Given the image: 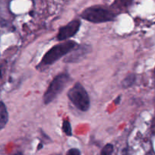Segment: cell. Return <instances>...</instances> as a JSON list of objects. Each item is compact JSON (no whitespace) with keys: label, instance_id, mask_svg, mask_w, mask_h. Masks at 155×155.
Segmentation results:
<instances>
[{"label":"cell","instance_id":"11","mask_svg":"<svg viewBox=\"0 0 155 155\" xmlns=\"http://www.w3.org/2000/svg\"><path fill=\"white\" fill-rule=\"evenodd\" d=\"M132 0H116L115 4V6L117 7H128L132 4Z\"/></svg>","mask_w":155,"mask_h":155},{"label":"cell","instance_id":"12","mask_svg":"<svg viewBox=\"0 0 155 155\" xmlns=\"http://www.w3.org/2000/svg\"><path fill=\"white\" fill-rule=\"evenodd\" d=\"M65 155H81V152L77 148H71L67 151Z\"/></svg>","mask_w":155,"mask_h":155},{"label":"cell","instance_id":"3","mask_svg":"<svg viewBox=\"0 0 155 155\" xmlns=\"http://www.w3.org/2000/svg\"><path fill=\"white\" fill-rule=\"evenodd\" d=\"M70 81V77L66 73H62L56 76L51 81L47 87L44 95V102L45 104H49L52 102L56 97L62 93V91Z\"/></svg>","mask_w":155,"mask_h":155},{"label":"cell","instance_id":"2","mask_svg":"<svg viewBox=\"0 0 155 155\" xmlns=\"http://www.w3.org/2000/svg\"><path fill=\"white\" fill-rule=\"evenodd\" d=\"M68 97L76 108L81 111H87L90 108V98L84 87L76 83L68 92Z\"/></svg>","mask_w":155,"mask_h":155},{"label":"cell","instance_id":"6","mask_svg":"<svg viewBox=\"0 0 155 155\" xmlns=\"http://www.w3.org/2000/svg\"><path fill=\"white\" fill-rule=\"evenodd\" d=\"M91 47L87 45H81L78 47H75L71 50V53L65 58L64 62L67 63H76L83 60L85 56L90 53Z\"/></svg>","mask_w":155,"mask_h":155},{"label":"cell","instance_id":"8","mask_svg":"<svg viewBox=\"0 0 155 155\" xmlns=\"http://www.w3.org/2000/svg\"><path fill=\"white\" fill-rule=\"evenodd\" d=\"M135 81H136V76L135 74H128L122 81V87L124 89L129 88L135 84Z\"/></svg>","mask_w":155,"mask_h":155},{"label":"cell","instance_id":"9","mask_svg":"<svg viewBox=\"0 0 155 155\" xmlns=\"http://www.w3.org/2000/svg\"><path fill=\"white\" fill-rule=\"evenodd\" d=\"M62 131L68 136H71L72 135V129H71V124L68 120H64L63 124H62Z\"/></svg>","mask_w":155,"mask_h":155},{"label":"cell","instance_id":"14","mask_svg":"<svg viewBox=\"0 0 155 155\" xmlns=\"http://www.w3.org/2000/svg\"><path fill=\"white\" fill-rule=\"evenodd\" d=\"M15 155H23L21 153H17Z\"/></svg>","mask_w":155,"mask_h":155},{"label":"cell","instance_id":"13","mask_svg":"<svg viewBox=\"0 0 155 155\" xmlns=\"http://www.w3.org/2000/svg\"><path fill=\"white\" fill-rule=\"evenodd\" d=\"M120 101H121V97H120V96H119L118 97H117V98H116V100H115V101H114V102H115V104H118L120 102Z\"/></svg>","mask_w":155,"mask_h":155},{"label":"cell","instance_id":"10","mask_svg":"<svg viewBox=\"0 0 155 155\" xmlns=\"http://www.w3.org/2000/svg\"><path fill=\"white\" fill-rule=\"evenodd\" d=\"M113 151V146L111 144H107L103 147L101 155H111Z\"/></svg>","mask_w":155,"mask_h":155},{"label":"cell","instance_id":"5","mask_svg":"<svg viewBox=\"0 0 155 155\" xmlns=\"http://www.w3.org/2000/svg\"><path fill=\"white\" fill-rule=\"evenodd\" d=\"M81 22L78 20H73L68 25L59 29L57 34V39L59 41H65L66 39L73 37L79 30Z\"/></svg>","mask_w":155,"mask_h":155},{"label":"cell","instance_id":"1","mask_svg":"<svg viewBox=\"0 0 155 155\" xmlns=\"http://www.w3.org/2000/svg\"><path fill=\"white\" fill-rule=\"evenodd\" d=\"M77 44L74 41H65V42L61 43L52 47L49 51L46 53L43 57L41 65H50L53 63L59 60L62 56L68 54L69 52L74 48H75Z\"/></svg>","mask_w":155,"mask_h":155},{"label":"cell","instance_id":"7","mask_svg":"<svg viewBox=\"0 0 155 155\" xmlns=\"http://www.w3.org/2000/svg\"><path fill=\"white\" fill-rule=\"evenodd\" d=\"M8 120V114L5 104L0 101V129H2L7 124Z\"/></svg>","mask_w":155,"mask_h":155},{"label":"cell","instance_id":"4","mask_svg":"<svg viewBox=\"0 0 155 155\" xmlns=\"http://www.w3.org/2000/svg\"><path fill=\"white\" fill-rule=\"evenodd\" d=\"M81 18L92 23H104L115 19L114 13L103 7L92 6L86 8L81 15Z\"/></svg>","mask_w":155,"mask_h":155}]
</instances>
